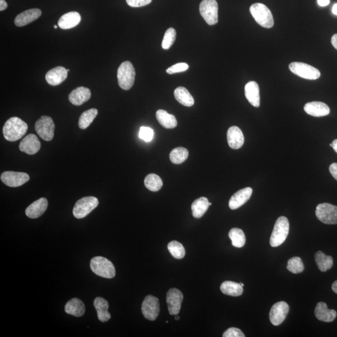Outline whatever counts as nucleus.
Instances as JSON below:
<instances>
[{
    "label": "nucleus",
    "instance_id": "19",
    "mask_svg": "<svg viewBox=\"0 0 337 337\" xmlns=\"http://www.w3.org/2000/svg\"><path fill=\"white\" fill-rule=\"evenodd\" d=\"M304 111L314 117H322L330 114V110L326 104L318 101L308 103L304 106Z\"/></svg>",
    "mask_w": 337,
    "mask_h": 337
},
{
    "label": "nucleus",
    "instance_id": "31",
    "mask_svg": "<svg viewBox=\"0 0 337 337\" xmlns=\"http://www.w3.org/2000/svg\"><path fill=\"white\" fill-rule=\"evenodd\" d=\"M223 294L230 296H240L243 292V287L240 284L232 281H225L220 286Z\"/></svg>",
    "mask_w": 337,
    "mask_h": 337
},
{
    "label": "nucleus",
    "instance_id": "26",
    "mask_svg": "<svg viewBox=\"0 0 337 337\" xmlns=\"http://www.w3.org/2000/svg\"><path fill=\"white\" fill-rule=\"evenodd\" d=\"M64 310L67 314L80 317L85 314V306L81 300L74 298L67 302Z\"/></svg>",
    "mask_w": 337,
    "mask_h": 337
},
{
    "label": "nucleus",
    "instance_id": "42",
    "mask_svg": "<svg viewBox=\"0 0 337 337\" xmlns=\"http://www.w3.org/2000/svg\"><path fill=\"white\" fill-rule=\"evenodd\" d=\"M223 337H245L244 333L239 328L232 327L227 329L222 335Z\"/></svg>",
    "mask_w": 337,
    "mask_h": 337
},
{
    "label": "nucleus",
    "instance_id": "51",
    "mask_svg": "<svg viewBox=\"0 0 337 337\" xmlns=\"http://www.w3.org/2000/svg\"><path fill=\"white\" fill-rule=\"evenodd\" d=\"M180 317H179L178 315H175V320H178L179 319H180Z\"/></svg>",
    "mask_w": 337,
    "mask_h": 337
},
{
    "label": "nucleus",
    "instance_id": "25",
    "mask_svg": "<svg viewBox=\"0 0 337 337\" xmlns=\"http://www.w3.org/2000/svg\"><path fill=\"white\" fill-rule=\"evenodd\" d=\"M81 20V15L78 13L71 12L63 15L59 20L58 25L61 29H71L78 25Z\"/></svg>",
    "mask_w": 337,
    "mask_h": 337
},
{
    "label": "nucleus",
    "instance_id": "53",
    "mask_svg": "<svg viewBox=\"0 0 337 337\" xmlns=\"http://www.w3.org/2000/svg\"><path fill=\"white\" fill-rule=\"evenodd\" d=\"M330 146L332 147H333V144L332 143L330 144Z\"/></svg>",
    "mask_w": 337,
    "mask_h": 337
},
{
    "label": "nucleus",
    "instance_id": "36",
    "mask_svg": "<svg viewBox=\"0 0 337 337\" xmlns=\"http://www.w3.org/2000/svg\"><path fill=\"white\" fill-rule=\"evenodd\" d=\"M229 238L232 240V245L235 247H242L245 243V235L242 230L233 228L229 233Z\"/></svg>",
    "mask_w": 337,
    "mask_h": 337
},
{
    "label": "nucleus",
    "instance_id": "17",
    "mask_svg": "<svg viewBox=\"0 0 337 337\" xmlns=\"http://www.w3.org/2000/svg\"><path fill=\"white\" fill-rule=\"evenodd\" d=\"M48 206V202L46 198H40L36 201L26 209L25 213L30 219H36L45 213Z\"/></svg>",
    "mask_w": 337,
    "mask_h": 337
},
{
    "label": "nucleus",
    "instance_id": "52",
    "mask_svg": "<svg viewBox=\"0 0 337 337\" xmlns=\"http://www.w3.org/2000/svg\"><path fill=\"white\" fill-rule=\"evenodd\" d=\"M54 29H56V28H57V26H56V25H54Z\"/></svg>",
    "mask_w": 337,
    "mask_h": 337
},
{
    "label": "nucleus",
    "instance_id": "12",
    "mask_svg": "<svg viewBox=\"0 0 337 337\" xmlns=\"http://www.w3.org/2000/svg\"><path fill=\"white\" fill-rule=\"evenodd\" d=\"M3 183L12 188H17L24 185L30 180V176L27 173L6 171L1 175Z\"/></svg>",
    "mask_w": 337,
    "mask_h": 337
},
{
    "label": "nucleus",
    "instance_id": "8",
    "mask_svg": "<svg viewBox=\"0 0 337 337\" xmlns=\"http://www.w3.org/2000/svg\"><path fill=\"white\" fill-rule=\"evenodd\" d=\"M289 69L294 74L306 79H317L321 75L319 70L301 62H293L289 64Z\"/></svg>",
    "mask_w": 337,
    "mask_h": 337
},
{
    "label": "nucleus",
    "instance_id": "55",
    "mask_svg": "<svg viewBox=\"0 0 337 337\" xmlns=\"http://www.w3.org/2000/svg\"><path fill=\"white\" fill-rule=\"evenodd\" d=\"M211 205H212V203H211V202H209V206H211Z\"/></svg>",
    "mask_w": 337,
    "mask_h": 337
},
{
    "label": "nucleus",
    "instance_id": "14",
    "mask_svg": "<svg viewBox=\"0 0 337 337\" xmlns=\"http://www.w3.org/2000/svg\"><path fill=\"white\" fill-rule=\"evenodd\" d=\"M183 294L180 290L171 289L167 293L166 302L170 315H178L183 301Z\"/></svg>",
    "mask_w": 337,
    "mask_h": 337
},
{
    "label": "nucleus",
    "instance_id": "39",
    "mask_svg": "<svg viewBox=\"0 0 337 337\" xmlns=\"http://www.w3.org/2000/svg\"><path fill=\"white\" fill-rule=\"evenodd\" d=\"M176 38V32L173 28H168L165 32L162 42V47L164 50H168L173 45Z\"/></svg>",
    "mask_w": 337,
    "mask_h": 337
},
{
    "label": "nucleus",
    "instance_id": "38",
    "mask_svg": "<svg viewBox=\"0 0 337 337\" xmlns=\"http://www.w3.org/2000/svg\"><path fill=\"white\" fill-rule=\"evenodd\" d=\"M287 268L293 274H300L304 270V265L301 259L299 257H294L288 261Z\"/></svg>",
    "mask_w": 337,
    "mask_h": 337
},
{
    "label": "nucleus",
    "instance_id": "7",
    "mask_svg": "<svg viewBox=\"0 0 337 337\" xmlns=\"http://www.w3.org/2000/svg\"><path fill=\"white\" fill-rule=\"evenodd\" d=\"M218 10L216 0H203L199 6L201 16L209 25H214L218 22Z\"/></svg>",
    "mask_w": 337,
    "mask_h": 337
},
{
    "label": "nucleus",
    "instance_id": "33",
    "mask_svg": "<svg viewBox=\"0 0 337 337\" xmlns=\"http://www.w3.org/2000/svg\"><path fill=\"white\" fill-rule=\"evenodd\" d=\"M98 114L97 109L92 108L85 111L80 116L78 125L80 129H86L90 126Z\"/></svg>",
    "mask_w": 337,
    "mask_h": 337
},
{
    "label": "nucleus",
    "instance_id": "43",
    "mask_svg": "<svg viewBox=\"0 0 337 337\" xmlns=\"http://www.w3.org/2000/svg\"><path fill=\"white\" fill-rule=\"evenodd\" d=\"M152 0H126L127 4L131 7L139 8L151 4Z\"/></svg>",
    "mask_w": 337,
    "mask_h": 337
},
{
    "label": "nucleus",
    "instance_id": "34",
    "mask_svg": "<svg viewBox=\"0 0 337 337\" xmlns=\"http://www.w3.org/2000/svg\"><path fill=\"white\" fill-rule=\"evenodd\" d=\"M144 185L149 191L157 192L162 188L163 183L159 176L155 174H149L145 178Z\"/></svg>",
    "mask_w": 337,
    "mask_h": 337
},
{
    "label": "nucleus",
    "instance_id": "45",
    "mask_svg": "<svg viewBox=\"0 0 337 337\" xmlns=\"http://www.w3.org/2000/svg\"><path fill=\"white\" fill-rule=\"evenodd\" d=\"M318 4L320 7H326L330 4V0H317Z\"/></svg>",
    "mask_w": 337,
    "mask_h": 337
},
{
    "label": "nucleus",
    "instance_id": "35",
    "mask_svg": "<svg viewBox=\"0 0 337 337\" xmlns=\"http://www.w3.org/2000/svg\"><path fill=\"white\" fill-rule=\"evenodd\" d=\"M188 150L182 147L174 149L170 154L171 161L175 164H182L188 159Z\"/></svg>",
    "mask_w": 337,
    "mask_h": 337
},
{
    "label": "nucleus",
    "instance_id": "32",
    "mask_svg": "<svg viewBox=\"0 0 337 337\" xmlns=\"http://www.w3.org/2000/svg\"><path fill=\"white\" fill-rule=\"evenodd\" d=\"M316 264L318 269L321 272H326L330 270L333 266V259L332 257L326 256L321 251H318L315 255Z\"/></svg>",
    "mask_w": 337,
    "mask_h": 337
},
{
    "label": "nucleus",
    "instance_id": "41",
    "mask_svg": "<svg viewBox=\"0 0 337 337\" xmlns=\"http://www.w3.org/2000/svg\"><path fill=\"white\" fill-rule=\"evenodd\" d=\"M189 69V65L186 63H180L175 64L166 70L167 73L173 74L178 72H185Z\"/></svg>",
    "mask_w": 337,
    "mask_h": 337
},
{
    "label": "nucleus",
    "instance_id": "49",
    "mask_svg": "<svg viewBox=\"0 0 337 337\" xmlns=\"http://www.w3.org/2000/svg\"><path fill=\"white\" fill-rule=\"evenodd\" d=\"M333 144V149L337 153V139L334 140L332 142Z\"/></svg>",
    "mask_w": 337,
    "mask_h": 337
},
{
    "label": "nucleus",
    "instance_id": "2",
    "mask_svg": "<svg viewBox=\"0 0 337 337\" xmlns=\"http://www.w3.org/2000/svg\"><path fill=\"white\" fill-rule=\"evenodd\" d=\"M92 271L98 276L106 279L115 277L116 270L113 264L104 257L97 256L93 258L90 263Z\"/></svg>",
    "mask_w": 337,
    "mask_h": 337
},
{
    "label": "nucleus",
    "instance_id": "5",
    "mask_svg": "<svg viewBox=\"0 0 337 337\" xmlns=\"http://www.w3.org/2000/svg\"><path fill=\"white\" fill-rule=\"evenodd\" d=\"M250 12L253 18L261 27L271 28L274 25L273 16L271 10L265 5L258 3L250 8Z\"/></svg>",
    "mask_w": 337,
    "mask_h": 337
},
{
    "label": "nucleus",
    "instance_id": "1",
    "mask_svg": "<svg viewBox=\"0 0 337 337\" xmlns=\"http://www.w3.org/2000/svg\"><path fill=\"white\" fill-rule=\"evenodd\" d=\"M28 124L18 117L10 118L3 128V133L7 141H17L27 133Z\"/></svg>",
    "mask_w": 337,
    "mask_h": 337
},
{
    "label": "nucleus",
    "instance_id": "20",
    "mask_svg": "<svg viewBox=\"0 0 337 337\" xmlns=\"http://www.w3.org/2000/svg\"><path fill=\"white\" fill-rule=\"evenodd\" d=\"M67 76V71L65 67L58 66L49 71L46 74V80L49 85L58 86L65 81Z\"/></svg>",
    "mask_w": 337,
    "mask_h": 337
},
{
    "label": "nucleus",
    "instance_id": "24",
    "mask_svg": "<svg viewBox=\"0 0 337 337\" xmlns=\"http://www.w3.org/2000/svg\"><path fill=\"white\" fill-rule=\"evenodd\" d=\"M245 95L246 98L254 107L260 106V90L256 81L248 82L245 87Z\"/></svg>",
    "mask_w": 337,
    "mask_h": 337
},
{
    "label": "nucleus",
    "instance_id": "28",
    "mask_svg": "<svg viewBox=\"0 0 337 337\" xmlns=\"http://www.w3.org/2000/svg\"><path fill=\"white\" fill-rule=\"evenodd\" d=\"M156 118L160 125L165 129H173L178 126V121L175 116L170 115L166 111L158 110L156 112Z\"/></svg>",
    "mask_w": 337,
    "mask_h": 337
},
{
    "label": "nucleus",
    "instance_id": "9",
    "mask_svg": "<svg viewBox=\"0 0 337 337\" xmlns=\"http://www.w3.org/2000/svg\"><path fill=\"white\" fill-rule=\"evenodd\" d=\"M316 216L325 224H337V206L329 203L318 204L316 207Z\"/></svg>",
    "mask_w": 337,
    "mask_h": 337
},
{
    "label": "nucleus",
    "instance_id": "30",
    "mask_svg": "<svg viewBox=\"0 0 337 337\" xmlns=\"http://www.w3.org/2000/svg\"><path fill=\"white\" fill-rule=\"evenodd\" d=\"M209 207V202L206 198L202 197L197 199L191 206L193 217L197 219L201 218L208 210Z\"/></svg>",
    "mask_w": 337,
    "mask_h": 337
},
{
    "label": "nucleus",
    "instance_id": "6",
    "mask_svg": "<svg viewBox=\"0 0 337 337\" xmlns=\"http://www.w3.org/2000/svg\"><path fill=\"white\" fill-rule=\"evenodd\" d=\"M99 201L93 196L85 197L76 202L72 211L74 216L77 219H82L97 208Z\"/></svg>",
    "mask_w": 337,
    "mask_h": 337
},
{
    "label": "nucleus",
    "instance_id": "23",
    "mask_svg": "<svg viewBox=\"0 0 337 337\" xmlns=\"http://www.w3.org/2000/svg\"><path fill=\"white\" fill-rule=\"evenodd\" d=\"M315 315L318 320L325 322H331L336 317V312L332 309H328L325 302H320L316 306Z\"/></svg>",
    "mask_w": 337,
    "mask_h": 337
},
{
    "label": "nucleus",
    "instance_id": "40",
    "mask_svg": "<svg viewBox=\"0 0 337 337\" xmlns=\"http://www.w3.org/2000/svg\"><path fill=\"white\" fill-rule=\"evenodd\" d=\"M139 137L146 142L152 141L154 137V131L149 127L142 126L140 128Z\"/></svg>",
    "mask_w": 337,
    "mask_h": 337
},
{
    "label": "nucleus",
    "instance_id": "46",
    "mask_svg": "<svg viewBox=\"0 0 337 337\" xmlns=\"http://www.w3.org/2000/svg\"><path fill=\"white\" fill-rule=\"evenodd\" d=\"M7 3L5 0H0V11H4V10L7 9Z\"/></svg>",
    "mask_w": 337,
    "mask_h": 337
},
{
    "label": "nucleus",
    "instance_id": "4",
    "mask_svg": "<svg viewBox=\"0 0 337 337\" xmlns=\"http://www.w3.org/2000/svg\"><path fill=\"white\" fill-rule=\"evenodd\" d=\"M136 71L130 61L123 62L118 69V81L119 87L124 90H129L134 83Z\"/></svg>",
    "mask_w": 337,
    "mask_h": 337
},
{
    "label": "nucleus",
    "instance_id": "37",
    "mask_svg": "<svg viewBox=\"0 0 337 337\" xmlns=\"http://www.w3.org/2000/svg\"><path fill=\"white\" fill-rule=\"evenodd\" d=\"M168 250L171 255L176 259H182L185 258L186 251L184 246L178 241H171L167 245Z\"/></svg>",
    "mask_w": 337,
    "mask_h": 337
},
{
    "label": "nucleus",
    "instance_id": "15",
    "mask_svg": "<svg viewBox=\"0 0 337 337\" xmlns=\"http://www.w3.org/2000/svg\"><path fill=\"white\" fill-rule=\"evenodd\" d=\"M19 148L21 151L29 155L36 154L41 148V142L35 134H30L21 141Z\"/></svg>",
    "mask_w": 337,
    "mask_h": 337
},
{
    "label": "nucleus",
    "instance_id": "54",
    "mask_svg": "<svg viewBox=\"0 0 337 337\" xmlns=\"http://www.w3.org/2000/svg\"><path fill=\"white\" fill-rule=\"evenodd\" d=\"M240 284L241 286H242V287L244 286V285H243V284H242V283H240Z\"/></svg>",
    "mask_w": 337,
    "mask_h": 337
},
{
    "label": "nucleus",
    "instance_id": "48",
    "mask_svg": "<svg viewBox=\"0 0 337 337\" xmlns=\"http://www.w3.org/2000/svg\"><path fill=\"white\" fill-rule=\"evenodd\" d=\"M331 289L337 294V281L333 282L332 286H331Z\"/></svg>",
    "mask_w": 337,
    "mask_h": 337
},
{
    "label": "nucleus",
    "instance_id": "50",
    "mask_svg": "<svg viewBox=\"0 0 337 337\" xmlns=\"http://www.w3.org/2000/svg\"><path fill=\"white\" fill-rule=\"evenodd\" d=\"M332 13L337 16V4L333 5L332 8Z\"/></svg>",
    "mask_w": 337,
    "mask_h": 337
},
{
    "label": "nucleus",
    "instance_id": "44",
    "mask_svg": "<svg viewBox=\"0 0 337 337\" xmlns=\"http://www.w3.org/2000/svg\"><path fill=\"white\" fill-rule=\"evenodd\" d=\"M329 171L333 178L337 181V163H333L330 165Z\"/></svg>",
    "mask_w": 337,
    "mask_h": 337
},
{
    "label": "nucleus",
    "instance_id": "13",
    "mask_svg": "<svg viewBox=\"0 0 337 337\" xmlns=\"http://www.w3.org/2000/svg\"><path fill=\"white\" fill-rule=\"evenodd\" d=\"M289 312V306L286 302H279L272 306L269 313V318L272 325H281L286 319Z\"/></svg>",
    "mask_w": 337,
    "mask_h": 337
},
{
    "label": "nucleus",
    "instance_id": "16",
    "mask_svg": "<svg viewBox=\"0 0 337 337\" xmlns=\"http://www.w3.org/2000/svg\"><path fill=\"white\" fill-rule=\"evenodd\" d=\"M252 194V189L250 188H245L237 191L230 199L229 202L230 209L235 210L239 208L249 200Z\"/></svg>",
    "mask_w": 337,
    "mask_h": 337
},
{
    "label": "nucleus",
    "instance_id": "21",
    "mask_svg": "<svg viewBox=\"0 0 337 337\" xmlns=\"http://www.w3.org/2000/svg\"><path fill=\"white\" fill-rule=\"evenodd\" d=\"M41 15V11L40 9H33L28 10L27 11L21 13L15 18V24L18 27H24V26L30 24L34 22Z\"/></svg>",
    "mask_w": 337,
    "mask_h": 337
},
{
    "label": "nucleus",
    "instance_id": "10",
    "mask_svg": "<svg viewBox=\"0 0 337 337\" xmlns=\"http://www.w3.org/2000/svg\"><path fill=\"white\" fill-rule=\"evenodd\" d=\"M54 126L50 116H43L36 122L35 130L39 136L46 141H50L54 137Z\"/></svg>",
    "mask_w": 337,
    "mask_h": 337
},
{
    "label": "nucleus",
    "instance_id": "3",
    "mask_svg": "<svg viewBox=\"0 0 337 337\" xmlns=\"http://www.w3.org/2000/svg\"><path fill=\"white\" fill-rule=\"evenodd\" d=\"M289 229V222L286 217L281 216L277 219L270 238V244L272 247H279L286 241Z\"/></svg>",
    "mask_w": 337,
    "mask_h": 337
},
{
    "label": "nucleus",
    "instance_id": "29",
    "mask_svg": "<svg viewBox=\"0 0 337 337\" xmlns=\"http://www.w3.org/2000/svg\"><path fill=\"white\" fill-rule=\"evenodd\" d=\"M175 97L179 103L187 107H191L194 105V100L193 96L185 87H178L175 90Z\"/></svg>",
    "mask_w": 337,
    "mask_h": 337
},
{
    "label": "nucleus",
    "instance_id": "11",
    "mask_svg": "<svg viewBox=\"0 0 337 337\" xmlns=\"http://www.w3.org/2000/svg\"><path fill=\"white\" fill-rule=\"evenodd\" d=\"M142 315L146 319L154 321L159 315L160 305L159 299L152 295H147L142 303Z\"/></svg>",
    "mask_w": 337,
    "mask_h": 337
},
{
    "label": "nucleus",
    "instance_id": "47",
    "mask_svg": "<svg viewBox=\"0 0 337 337\" xmlns=\"http://www.w3.org/2000/svg\"><path fill=\"white\" fill-rule=\"evenodd\" d=\"M331 41L333 47L337 50V34H335V35H334L332 36Z\"/></svg>",
    "mask_w": 337,
    "mask_h": 337
},
{
    "label": "nucleus",
    "instance_id": "22",
    "mask_svg": "<svg viewBox=\"0 0 337 337\" xmlns=\"http://www.w3.org/2000/svg\"><path fill=\"white\" fill-rule=\"evenodd\" d=\"M92 92L85 87H78L72 91L69 95L70 103L75 106H81L90 99Z\"/></svg>",
    "mask_w": 337,
    "mask_h": 337
},
{
    "label": "nucleus",
    "instance_id": "27",
    "mask_svg": "<svg viewBox=\"0 0 337 337\" xmlns=\"http://www.w3.org/2000/svg\"><path fill=\"white\" fill-rule=\"evenodd\" d=\"M94 307L97 310L98 319L102 322H106L111 318V314L108 312L109 303L107 300L102 297L96 298Z\"/></svg>",
    "mask_w": 337,
    "mask_h": 337
},
{
    "label": "nucleus",
    "instance_id": "18",
    "mask_svg": "<svg viewBox=\"0 0 337 337\" xmlns=\"http://www.w3.org/2000/svg\"><path fill=\"white\" fill-rule=\"evenodd\" d=\"M227 138L228 144L233 149H240L244 143V136L237 126H232L228 129Z\"/></svg>",
    "mask_w": 337,
    "mask_h": 337
}]
</instances>
